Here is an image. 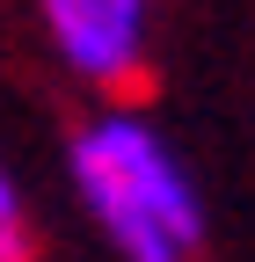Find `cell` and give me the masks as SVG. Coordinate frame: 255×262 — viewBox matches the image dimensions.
<instances>
[{
    "label": "cell",
    "mask_w": 255,
    "mask_h": 262,
    "mask_svg": "<svg viewBox=\"0 0 255 262\" xmlns=\"http://www.w3.org/2000/svg\"><path fill=\"white\" fill-rule=\"evenodd\" d=\"M66 175L88 219L102 226L117 262H197L204 255V196L189 182L182 153L139 110H95L73 146Z\"/></svg>",
    "instance_id": "cell-1"
},
{
    "label": "cell",
    "mask_w": 255,
    "mask_h": 262,
    "mask_svg": "<svg viewBox=\"0 0 255 262\" xmlns=\"http://www.w3.org/2000/svg\"><path fill=\"white\" fill-rule=\"evenodd\" d=\"M44 44L95 95H132L153 58V0H37Z\"/></svg>",
    "instance_id": "cell-2"
},
{
    "label": "cell",
    "mask_w": 255,
    "mask_h": 262,
    "mask_svg": "<svg viewBox=\"0 0 255 262\" xmlns=\"http://www.w3.org/2000/svg\"><path fill=\"white\" fill-rule=\"evenodd\" d=\"M29 255H37V233H29V211H22V182L0 160V262H29Z\"/></svg>",
    "instance_id": "cell-3"
}]
</instances>
